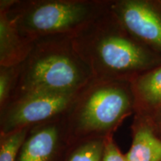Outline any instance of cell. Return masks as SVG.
<instances>
[{
    "label": "cell",
    "instance_id": "obj_6",
    "mask_svg": "<svg viewBox=\"0 0 161 161\" xmlns=\"http://www.w3.org/2000/svg\"><path fill=\"white\" fill-rule=\"evenodd\" d=\"M108 10L131 37L161 58V0H109Z\"/></svg>",
    "mask_w": 161,
    "mask_h": 161
},
{
    "label": "cell",
    "instance_id": "obj_15",
    "mask_svg": "<svg viewBox=\"0 0 161 161\" xmlns=\"http://www.w3.org/2000/svg\"><path fill=\"white\" fill-rule=\"evenodd\" d=\"M144 117L147 119L157 135L161 138V108L151 115Z\"/></svg>",
    "mask_w": 161,
    "mask_h": 161
},
{
    "label": "cell",
    "instance_id": "obj_3",
    "mask_svg": "<svg viewBox=\"0 0 161 161\" xmlns=\"http://www.w3.org/2000/svg\"><path fill=\"white\" fill-rule=\"evenodd\" d=\"M132 114L131 80L92 78L80 90L62 116L70 143L85 138L113 136Z\"/></svg>",
    "mask_w": 161,
    "mask_h": 161
},
{
    "label": "cell",
    "instance_id": "obj_4",
    "mask_svg": "<svg viewBox=\"0 0 161 161\" xmlns=\"http://www.w3.org/2000/svg\"><path fill=\"white\" fill-rule=\"evenodd\" d=\"M109 0H1L0 10L14 20L25 38L35 42L73 36L105 12Z\"/></svg>",
    "mask_w": 161,
    "mask_h": 161
},
{
    "label": "cell",
    "instance_id": "obj_8",
    "mask_svg": "<svg viewBox=\"0 0 161 161\" xmlns=\"http://www.w3.org/2000/svg\"><path fill=\"white\" fill-rule=\"evenodd\" d=\"M34 42L22 35L14 20L0 10V66L21 64L28 57Z\"/></svg>",
    "mask_w": 161,
    "mask_h": 161
},
{
    "label": "cell",
    "instance_id": "obj_10",
    "mask_svg": "<svg viewBox=\"0 0 161 161\" xmlns=\"http://www.w3.org/2000/svg\"><path fill=\"white\" fill-rule=\"evenodd\" d=\"M132 142L126 153V161H161V138L147 119L134 114L130 125Z\"/></svg>",
    "mask_w": 161,
    "mask_h": 161
},
{
    "label": "cell",
    "instance_id": "obj_12",
    "mask_svg": "<svg viewBox=\"0 0 161 161\" xmlns=\"http://www.w3.org/2000/svg\"><path fill=\"white\" fill-rule=\"evenodd\" d=\"M29 128H24L0 135V161H17L18 153Z\"/></svg>",
    "mask_w": 161,
    "mask_h": 161
},
{
    "label": "cell",
    "instance_id": "obj_5",
    "mask_svg": "<svg viewBox=\"0 0 161 161\" xmlns=\"http://www.w3.org/2000/svg\"><path fill=\"white\" fill-rule=\"evenodd\" d=\"M79 91L39 92L11 100L0 110V134H9L63 115Z\"/></svg>",
    "mask_w": 161,
    "mask_h": 161
},
{
    "label": "cell",
    "instance_id": "obj_7",
    "mask_svg": "<svg viewBox=\"0 0 161 161\" xmlns=\"http://www.w3.org/2000/svg\"><path fill=\"white\" fill-rule=\"evenodd\" d=\"M63 116L30 127L17 161H61L69 146Z\"/></svg>",
    "mask_w": 161,
    "mask_h": 161
},
{
    "label": "cell",
    "instance_id": "obj_9",
    "mask_svg": "<svg viewBox=\"0 0 161 161\" xmlns=\"http://www.w3.org/2000/svg\"><path fill=\"white\" fill-rule=\"evenodd\" d=\"M134 114L147 116L161 108V64L131 80Z\"/></svg>",
    "mask_w": 161,
    "mask_h": 161
},
{
    "label": "cell",
    "instance_id": "obj_1",
    "mask_svg": "<svg viewBox=\"0 0 161 161\" xmlns=\"http://www.w3.org/2000/svg\"><path fill=\"white\" fill-rule=\"evenodd\" d=\"M72 41L93 78L132 80L161 64V58L131 37L108 8Z\"/></svg>",
    "mask_w": 161,
    "mask_h": 161
},
{
    "label": "cell",
    "instance_id": "obj_14",
    "mask_svg": "<svg viewBox=\"0 0 161 161\" xmlns=\"http://www.w3.org/2000/svg\"><path fill=\"white\" fill-rule=\"evenodd\" d=\"M102 161H126L125 155L121 152L113 136L106 138Z\"/></svg>",
    "mask_w": 161,
    "mask_h": 161
},
{
    "label": "cell",
    "instance_id": "obj_11",
    "mask_svg": "<svg viewBox=\"0 0 161 161\" xmlns=\"http://www.w3.org/2000/svg\"><path fill=\"white\" fill-rule=\"evenodd\" d=\"M106 138L91 137L70 142L61 161H102Z\"/></svg>",
    "mask_w": 161,
    "mask_h": 161
},
{
    "label": "cell",
    "instance_id": "obj_2",
    "mask_svg": "<svg viewBox=\"0 0 161 161\" xmlns=\"http://www.w3.org/2000/svg\"><path fill=\"white\" fill-rule=\"evenodd\" d=\"M92 78L90 68L74 48L72 36L40 38L34 42L28 57L20 64L8 102L32 93L78 92Z\"/></svg>",
    "mask_w": 161,
    "mask_h": 161
},
{
    "label": "cell",
    "instance_id": "obj_13",
    "mask_svg": "<svg viewBox=\"0 0 161 161\" xmlns=\"http://www.w3.org/2000/svg\"><path fill=\"white\" fill-rule=\"evenodd\" d=\"M19 65L0 66V109L3 108L13 93L18 76Z\"/></svg>",
    "mask_w": 161,
    "mask_h": 161
}]
</instances>
